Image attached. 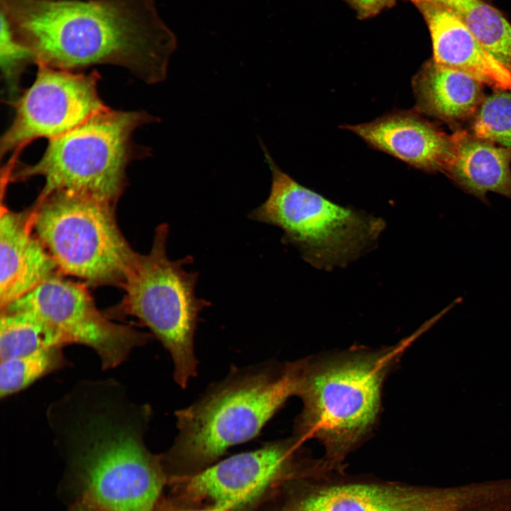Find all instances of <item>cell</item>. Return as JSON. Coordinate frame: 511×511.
<instances>
[{"instance_id":"cell-1","label":"cell","mask_w":511,"mask_h":511,"mask_svg":"<svg viewBox=\"0 0 511 511\" xmlns=\"http://www.w3.org/2000/svg\"><path fill=\"white\" fill-rule=\"evenodd\" d=\"M148 405L113 379L82 380L47 412L55 442L95 511H154L168 479L145 443Z\"/></svg>"},{"instance_id":"cell-2","label":"cell","mask_w":511,"mask_h":511,"mask_svg":"<svg viewBox=\"0 0 511 511\" xmlns=\"http://www.w3.org/2000/svg\"><path fill=\"white\" fill-rule=\"evenodd\" d=\"M35 63L77 71L127 69L148 84L164 80L176 38L153 0H0Z\"/></svg>"},{"instance_id":"cell-3","label":"cell","mask_w":511,"mask_h":511,"mask_svg":"<svg viewBox=\"0 0 511 511\" xmlns=\"http://www.w3.org/2000/svg\"><path fill=\"white\" fill-rule=\"evenodd\" d=\"M429 325L381 348L352 347L300 359L296 396L302 402L294 435L317 440L324 460L340 472L346 456L368 439L379 420L387 377Z\"/></svg>"},{"instance_id":"cell-4","label":"cell","mask_w":511,"mask_h":511,"mask_svg":"<svg viewBox=\"0 0 511 511\" xmlns=\"http://www.w3.org/2000/svg\"><path fill=\"white\" fill-rule=\"evenodd\" d=\"M300 359L232 368L196 401L176 411L177 434L159 455L168 479L197 473L231 447L255 438L296 396Z\"/></svg>"},{"instance_id":"cell-5","label":"cell","mask_w":511,"mask_h":511,"mask_svg":"<svg viewBox=\"0 0 511 511\" xmlns=\"http://www.w3.org/2000/svg\"><path fill=\"white\" fill-rule=\"evenodd\" d=\"M158 121L144 111H116L108 107L49 140L44 154L35 164L14 165L9 180L43 177L45 185L38 199L65 191L115 204L126 187L127 166L138 156L150 153L148 148L134 144V132Z\"/></svg>"},{"instance_id":"cell-6","label":"cell","mask_w":511,"mask_h":511,"mask_svg":"<svg viewBox=\"0 0 511 511\" xmlns=\"http://www.w3.org/2000/svg\"><path fill=\"white\" fill-rule=\"evenodd\" d=\"M260 144L271 185L268 197L250 213V219L280 228L283 243L295 246L305 261L319 269L345 267L374 247L384 221L336 204L300 185Z\"/></svg>"},{"instance_id":"cell-7","label":"cell","mask_w":511,"mask_h":511,"mask_svg":"<svg viewBox=\"0 0 511 511\" xmlns=\"http://www.w3.org/2000/svg\"><path fill=\"white\" fill-rule=\"evenodd\" d=\"M168 225L160 224L150 251L137 253L120 286L124 296L117 309L137 318L162 344L172 358L175 382L185 388L197 375L194 336L199 314L211 303L195 294L198 273L185 268L193 258L168 257Z\"/></svg>"},{"instance_id":"cell-8","label":"cell","mask_w":511,"mask_h":511,"mask_svg":"<svg viewBox=\"0 0 511 511\" xmlns=\"http://www.w3.org/2000/svg\"><path fill=\"white\" fill-rule=\"evenodd\" d=\"M114 206L65 191L37 199L33 230L60 273L89 286L121 285L138 253L121 231Z\"/></svg>"},{"instance_id":"cell-9","label":"cell","mask_w":511,"mask_h":511,"mask_svg":"<svg viewBox=\"0 0 511 511\" xmlns=\"http://www.w3.org/2000/svg\"><path fill=\"white\" fill-rule=\"evenodd\" d=\"M329 473L291 483L274 511H493L485 482L432 487L363 479H329Z\"/></svg>"},{"instance_id":"cell-10","label":"cell","mask_w":511,"mask_h":511,"mask_svg":"<svg viewBox=\"0 0 511 511\" xmlns=\"http://www.w3.org/2000/svg\"><path fill=\"white\" fill-rule=\"evenodd\" d=\"M303 442L293 435L169 480L185 502H206L227 511H250L278 488L322 471V460L307 457Z\"/></svg>"},{"instance_id":"cell-11","label":"cell","mask_w":511,"mask_h":511,"mask_svg":"<svg viewBox=\"0 0 511 511\" xmlns=\"http://www.w3.org/2000/svg\"><path fill=\"white\" fill-rule=\"evenodd\" d=\"M3 309L34 314L53 328L66 346L77 344L92 348L104 370L119 366L152 339L149 334L112 321L97 308L84 283L66 279L60 273Z\"/></svg>"},{"instance_id":"cell-12","label":"cell","mask_w":511,"mask_h":511,"mask_svg":"<svg viewBox=\"0 0 511 511\" xmlns=\"http://www.w3.org/2000/svg\"><path fill=\"white\" fill-rule=\"evenodd\" d=\"M37 65L33 83L11 103L15 116L1 137V157L13 152L16 158L33 140L57 138L108 108L99 94L97 71L86 74Z\"/></svg>"},{"instance_id":"cell-13","label":"cell","mask_w":511,"mask_h":511,"mask_svg":"<svg viewBox=\"0 0 511 511\" xmlns=\"http://www.w3.org/2000/svg\"><path fill=\"white\" fill-rule=\"evenodd\" d=\"M342 128L371 148L427 172L444 174L454 153V133H446L416 109L397 110L370 122Z\"/></svg>"},{"instance_id":"cell-14","label":"cell","mask_w":511,"mask_h":511,"mask_svg":"<svg viewBox=\"0 0 511 511\" xmlns=\"http://www.w3.org/2000/svg\"><path fill=\"white\" fill-rule=\"evenodd\" d=\"M59 273L51 255L34 232L32 209L16 212L1 202V309Z\"/></svg>"},{"instance_id":"cell-15","label":"cell","mask_w":511,"mask_h":511,"mask_svg":"<svg viewBox=\"0 0 511 511\" xmlns=\"http://www.w3.org/2000/svg\"><path fill=\"white\" fill-rule=\"evenodd\" d=\"M416 6L427 25L435 62L466 73L494 90L511 91V72L484 49L458 18L435 5Z\"/></svg>"},{"instance_id":"cell-16","label":"cell","mask_w":511,"mask_h":511,"mask_svg":"<svg viewBox=\"0 0 511 511\" xmlns=\"http://www.w3.org/2000/svg\"><path fill=\"white\" fill-rule=\"evenodd\" d=\"M416 109L454 131L468 124L485 98L483 84L461 71L426 62L412 80Z\"/></svg>"},{"instance_id":"cell-17","label":"cell","mask_w":511,"mask_h":511,"mask_svg":"<svg viewBox=\"0 0 511 511\" xmlns=\"http://www.w3.org/2000/svg\"><path fill=\"white\" fill-rule=\"evenodd\" d=\"M453 133L454 153L444 175L487 205L489 192L511 199V150L477 138L466 128Z\"/></svg>"},{"instance_id":"cell-18","label":"cell","mask_w":511,"mask_h":511,"mask_svg":"<svg viewBox=\"0 0 511 511\" xmlns=\"http://www.w3.org/2000/svg\"><path fill=\"white\" fill-rule=\"evenodd\" d=\"M441 7L458 18L484 49L511 72V23L483 0H410Z\"/></svg>"},{"instance_id":"cell-19","label":"cell","mask_w":511,"mask_h":511,"mask_svg":"<svg viewBox=\"0 0 511 511\" xmlns=\"http://www.w3.org/2000/svg\"><path fill=\"white\" fill-rule=\"evenodd\" d=\"M65 346L61 336L28 312L1 310L0 359L19 358L54 346Z\"/></svg>"},{"instance_id":"cell-20","label":"cell","mask_w":511,"mask_h":511,"mask_svg":"<svg viewBox=\"0 0 511 511\" xmlns=\"http://www.w3.org/2000/svg\"><path fill=\"white\" fill-rule=\"evenodd\" d=\"M63 348L54 346L28 356L1 361L0 397L18 392L63 368L67 363Z\"/></svg>"},{"instance_id":"cell-21","label":"cell","mask_w":511,"mask_h":511,"mask_svg":"<svg viewBox=\"0 0 511 511\" xmlns=\"http://www.w3.org/2000/svg\"><path fill=\"white\" fill-rule=\"evenodd\" d=\"M468 126L476 137L511 150V91L485 96Z\"/></svg>"},{"instance_id":"cell-22","label":"cell","mask_w":511,"mask_h":511,"mask_svg":"<svg viewBox=\"0 0 511 511\" xmlns=\"http://www.w3.org/2000/svg\"><path fill=\"white\" fill-rule=\"evenodd\" d=\"M1 67L4 79L15 88L26 67L35 62L29 49L16 36L6 16L1 13L0 33Z\"/></svg>"},{"instance_id":"cell-23","label":"cell","mask_w":511,"mask_h":511,"mask_svg":"<svg viewBox=\"0 0 511 511\" xmlns=\"http://www.w3.org/2000/svg\"><path fill=\"white\" fill-rule=\"evenodd\" d=\"M363 16L375 14L387 6L391 4L393 0H350Z\"/></svg>"},{"instance_id":"cell-24","label":"cell","mask_w":511,"mask_h":511,"mask_svg":"<svg viewBox=\"0 0 511 511\" xmlns=\"http://www.w3.org/2000/svg\"><path fill=\"white\" fill-rule=\"evenodd\" d=\"M175 511H227L221 507L216 506H206L205 507H188V508H177L176 507Z\"/></svg>"},{"instance_id":"cell-25","label":"cell","mask_w":511,"mask_h":511,"mask_svg":"<svg viewBox=\"0 0 511 511\" xmlns=\"http://www.w3.org/2000/svg\"><path fill=\"white\" fill-rule=\"evenodd\" d=\"M176 506L167 502H160L154 511H175Z\"/></svg>"},{"instance_id":"cell-26","label":"cell","mask_w":511,"mask_h":511,"mask_svg":"<svg viewBox=\"0 0 511 511\" xmlns=\"http://www.w3.org/2000/svg\"><path fill=\"white\" fill-rule=\"evenodd\" d=\"M71 511H95V510L80 501V502L77 506H75Z\"/></svg>"}]
</instances>
